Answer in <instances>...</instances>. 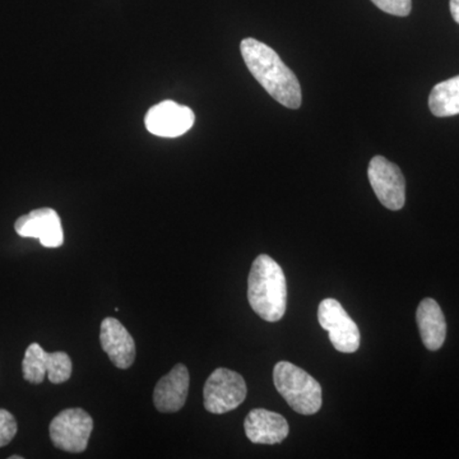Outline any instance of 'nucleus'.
Wrapping results in <instances>:
<instances>
[{
    "label": "nucleus",
    "mask_w": 459,
    "mask_h": 459,
    "mask_svg": "<svg viewBox=\"0 0 459 459\" xmlns=\"http://www.w3.org/2000/svg\"><path fill=\"white\" fill-rule=\"evenodd\" d=\"M240 50L250 74L272 98L283 107L300 108V83L276 51L250 38L241 41Z\"/></svg>",
    "instance_id": "nucleus-1"
},
{
    "label": "nucleus",
    "mask_w": 459,
    "mask_h": 459,
    "mask_svg": "<svg viewBox=\"0 0 459 459\" xmlns=\"http://www.w3.org/2000/svg\"><path fill=\"white\" fill-rule=\"evenodd\" d=\"M247 300L265 322H279L287 307L286 277L279 263L270 255L256 256L247 279Z\"/></svg>",
    "instance_id": "nucleus-2"
},
{
    "label": "nucleus",
    "mask_w": 459,
    "mask_h": 459,
    "mask_svg": "<svg viewBox=\"0 0 459 459\" xmlns=\"http://www.w3.org/2000/svg\"><path fill=\"white\" fill-rule=\"evenodd\" d=\"M273 382L279 394L296 412L314 415L322 407V386L310 374L291 362H277Z\"/></svg>",
    "instance_id": "nucleus-3"
},
{
    "label": "nucleus",
    "mask_w": 459,
    "mask_h": 459,
    "mask_svg": "<svg viewBox=\"0 0 459 459\" xmlns=\"http://www.w3.org/2000/svg\"><path fill=\"white\" fill-rule=\"evenodd\" d=\"M247 394V383L237 371L219 368L211 374L204 389V407L208 412L222 415L238 409Z\"/></svg>",
    "instance_id": "nucleus-4"
},
{
    "label": "nucleus",
    "mask_w": 459,
    "mask_h": 459,
    "mask_svg": "<svg viewBox=\"0 0 459 459\" xmlns=\"http://www.w3.org/2000/svg\"><path fill=\"white\" fill-rule=\"evenodd\" d=\"M93 420L82 409H68L57 413L50 422V439L60 451L82 453L89 446Z\"/></svg>",
    "instance_id": "nucleus-5"
},
{
    "label": "nucleus",
    "mask_w": 459,
    "mask_h": 459,
    "mask_svg": "<svg viewBox=\"0 0 459 459\" xmlns=\"http://www.w3.org/2000/svg\"><path fill=\"white\" fill-rule=\"evenodd\" d=\"M71 358L65 352H47L39 343L27 347L22 362L23 377L32 385H41L45 377H49L53 385H62L71 379Z\"/></svg>",
    "instance_id": "nucleus-6"
},
{
    "label": "nucleus",
    "mask_w": 459,
    "mask_h": 459,
    "mask_svg": "<svg viewBox=\"0 0 459 459\" xmlns=\"http://www.w3.org/2000/svg\"><path fill=\"white\" fill-rule=\"evenodd\" d=\"M318 320L320 327L328 332L329 340L337 351H358L360 347V331L340 301L336 299H325L319 304Z\"/></svg>",
    "instance_id": "nucleus-7"
},
{
    "label": "nucleus",
    "mask_w": 459,
    "mask_h": 459,
    "mask_svg": "<svg viewBox=\"0 0 459 459\" xmlns=\"http://www.w3.org/2000/svg\"><path fill=\"white\" fill-rule=\"evenodd\" d=\"M368 175L371 188L380 204L391 211H400L406 202V181L401 169L385 157L371 159Z\"/></svg>",
    "instance_id": "nucleus-8"
},
{
    "label": "nucleus",
    "mask_w": 459,
    "mask_h": 459,
    "mask_svg": "<svg viewBox=\"0 0 459 459\" xmlns=\"http://www.w3.org/2000/svg\"><path fill=\"white\" fill-rule=\"evenodd\" d=\"M192 108L174 101H162L151 108L146 115L147 131L157 137L177 138L186 134L195 126Z\"/></svg>",
    "instance_id": "nucleus-9"
},
{
    "label": "nucleus",
    "mask_w": 459,
    "mask_h": 459,
    "mask_svg": "<svg viewBox=\"0 0 459 459\" xmlns=\"http://www.w3.org/2000/svg\"><path fill=\"white\" fill-rule=\"evenodd\" d=\"M14 229L20 237L38 238L45 247H59L65 243L59 214L51 208H40L21 216Z\"/></svg>",
    "instance_id": "nucleus-10"
},
{
    "label": "nucleus",
    "mask_w": 459,
    "mask_h": 459,
    "mask_svg": "<svg viewBox=\"0 0 459 459\" xmlns=\"http://www.w3.org/2000/svg\"><path fill=\"white\" fill-rule=\"evenodd\" d=\"M100 342L108 359L119 369H128L135 360V342L119 320L105 318L100 328Z\"/></svg>",
    "instance_id": "nucleus-11"
},
{
    "label": "nucleus",
    "mask_w": 459,
    "mask_h": 459,
    "mask_svg": "<svg viewBox=\"0 0 459 459\" xmlns=\"http://www.w3.org/2000/svg\"><path fill=\"white\" fill-rule=\"evenodd\" d=\"M189 370L186 365L178 364L168 376L159 380L153 391V403L160 412H178L188 398Z\"/></svg>",
    "instance_id": "nucleus-12"
},
{
    "label": "nucleus",
    "mask_w": 459,
    "mask_h": 459,
    "mask_svg": "<svg viewBox=\"0 0 459 459\" xmlns=\"http://www.w3.org/2000/svg\"><path fill=\"white\" fill-rule=\"evenodd\" d=\"M244 429L250 442L267 446L282 443L290 431L283 416L264 409L250 411L244 422Z\"/></svg>",
    "instance_id": "nucleus-13"
},
{
    "label": "nucleus",
    "mask_w": 459,
    "mask_h": 459,
    "mask_svg": "<svg viewBox=\"0 0 459 459\" xmlns=\"http://www.w3.org/2000/svg\"><path fill=\"white\" fill-rule=\"evenodd\" d=\"M416 320L425 347L430 351L439 350L446 337V316L439 304L434 299H424L419 305Z\"/></svg>",
    "instance_id": "nucleus-14"
},
{
    "label": "nucleus",
    "mask_w": 459,
    "mask_h": 459,
    "mask_svg": "<svg viewBox=\"0 0 459 459\" xmlns=\"http://www.w3.org/2000/svg\"><path fill=\"white\" fill-rule=\"evenodd\" d=\"M429 108L437 117L459 114V75L435 84L429 96Z\"/></svg>",
    "instance_id": "nucleus-15"
},
{
    "label": "nucleus",
    "mask_w": 459,
    "mask_h": 459,
    "mask_svg": "<svg viewBox=\"0 0 459 459\" xmlns=\"http://www.w3.org/2000/svg\"><path fill=\"white\" fill-rule=\"evenodd\" d=\"M17 430V421L14 416L9 411L0 409V448L13 440Z\"/></svg>",
    "instance_id": "nucleus-16"
},
{
    "label": "nucleus",
    "mask_w": 459,
    "mask_h": 459,
    "mask_svg": "<svg viewBox=\"0 0 459 459\" xmlns=\"http://www.w3.org/2000/svg\"><path fill=\"white\" fill-rule=\"evenodd\" d=\"M377 8L394 16L406 17L412 9V0H371Z\"/></svg>",
    "instance_id": "nucleus-17"
},
{
    "label": "nucleus",
    "mask_w": 459,
    "mask_h": 459,
    "mask_svg": "<svg viewBox=\"0 0 459 459\" xmlns=\"http://www.w3.org/2000/svg\"><path fill=\"white\" fill-rule=\"evenodd\" d=\"M449 7H451L453 20L459 25V0H451Z\"/></svg>",
    "instance_id": "nucleus-18"
},
{
    "label": "nucleus",
    "mask_w": 459,
    "mask_h": 459,
    "mask_svg": "<svg viewBox=\"0 0 459 459\" xmlns=\"http://www.w3.org/2000/svg\"><path fill=\"white\" fill-rule=\"evenodd\" d=\"M11 459H22L23 457H21V455H12V457H9Z\"/></svg>",
    "instance_id": "nucleus-19"
}]
</instances>
